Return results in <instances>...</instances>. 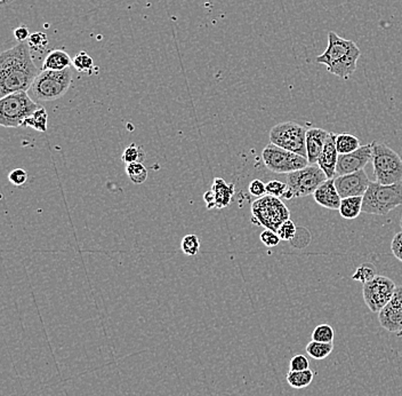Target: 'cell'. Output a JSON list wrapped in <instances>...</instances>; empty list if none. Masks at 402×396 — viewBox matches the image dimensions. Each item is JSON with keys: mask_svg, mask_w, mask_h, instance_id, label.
<instances>
[{"mask_svg": "<svg viewBox=\"0 0 402 396\" xmlns=\"http://www.w3.org/2000/svg\"><path fill=\"white\" fill-rule=\"evenodd\" d=\"M38 75L29 43H19L0 55V96L28 92Z\"/></svg>", "mask_w": 402, "mask_h": 396, "instance_id": "6da1fadb", "label": "cell"}, {"mask_svg": "<svg viewBox=\"0 0 402 396\" xmlns=\"http://www.w3.org/2000/svg\"><path fill=\"white\" fill-rule=\"evenodd\" d=\"M360 55V49L354 41L339 37L336 32L331 31L328 34L327 49L316 61L326 66L328 73L346 81L356 71Z\"/></svg>", "mask_w": 402, "mask_h": 396, "instance_id": "7a4b0ae2", "label": "cell"}, {"mask_svg": "<svg viewBox=\"0 0 402 396\" xmlns=\"http://www.w3.org/2000/svg\"><path fill=\"white\" fill-rule=\"evenodd\" d=\"M362 212L375 215H386L388 212L402 204V181L394 185L369 183L364 195Z\"/></svg>", "mask_w": 402, "mask_h": 396, "instance_id": "3957f363", "label": "cell"}, {"mask_svg": "<svg viewBox=\"0 0 402 396\" xmlns=\"http://www.w3.org/2000/svg\"><path fill=\"white\" fill-rule=\"evenodd\" d=\"M28 92H15L0 100V125L4 128H20L24 121L41 108Z\"/></svg>", "mask_w": 402, "mask_h": 396, "instance_id": "277c9868", "label": "cell"}, {"mask_svg": "<svg viewBox=\"0 0 402 396\" xmlns=\"http://www.w3.org/2000/svg\"><path fill=\"white\" fill-rule=\"evenodd\" d=\"M373 173L377 183L394 185L402 181V159L399 153L381 142L373 141Z\"/></svg>", "mask_w": 402, "mask_h": 396, "instance_id": "5b68a950", "label": "cell"}, {"mask_svg": "<svg viewBox=\"0 0 402 396\" xmlns=\"http://www.w3.org/2000/svg\"><path fill=\"white\" fill-rule=\"evenodd\" d=\"M72 84V69L62 71L41 70L34 81L31 94L39 101H54L63 96Z\"/></svg>", "mask_w": 402, "mask_h": 396, "instance_id": "8992f818", "label": "cell"}, {"mask_svg": "<svg viewBox=\"0 0 402 396\" xmlns=\"http://www.w3.org/2000/svg\"><path fill=\"white\" fill-rule=\"evenodd\" d=\"M253 223H257L265 229L278 232L280 225L290 219V211L287 206L278 197H259L252 204Z\"/></svg>", "mask_w": 402, "mask_h": 396, "instance_id": "52a82bcc", "label": "cell"}, {"mask_svg": "<svg viewBox=\"0 0 402 396\" xmlns=\"http://www.w3.org/2000/svg\"><path fill=\"white\" fill-rule=\"evenodd\" d=\"M328 180L325 172L322 171L318 164H310L299 171L287 174L288 191L282 198L293 200L299 197L314 195L321 183Z\"/></svg>", "mask_w": 402, "mask_h": 396, "instance_id": "ba28073f", "label": "cell"}, {"mask_svg": "<svg viewBox=\"0 0 402 396\" xmlns=\"http://www.w3.org/2000/svg\"><path fill=\"white\" fill-rule=\"evenodd\" d=\"M306 132L308 130L297 123H280L270 131V142L277 147L306 157Z\"/></svg>", "mask_w": 402, "mask_h": 396, "instance_id": "9c48e42d", "label": "cell"}, {"mask_svg": "<svg viewBox=\"0 0 402 396\" xmlns=\"http://www.w3.org/2000/svg\"><path fill=\"white\" fill-rule=\"evenodd\" d=\"M262 158L270 171L278 174H289L306 168L309 165L306 157L277 147L272 143L263 149Z\"/></svg>", "mask_w": 402, "mask_h": 396, "instance_id": "30bf717a", "label": "cell"}, {"mask_svg": "<svg viewBox=\"0 0 402 396\" xmlns=\"http://www.w3.org/2000/svg\"><path fill=\"white\" fill-rule=\"evenodd\" d=\"M396 289L393 280L386 276L377 275L376 278L364 284L362 295L366 306L371 312H381L393 297Z\"/></svg>", "mask_w": 402, "mask_h": 396, "instance_id": "8fae6325", "label": "cell"}, {"mask_svg": "<svg viewBox=\"0 0 402 396\" xmlns=\"http://www.w3.org/2000/svg\"><path fill=\"white\" fill-rule=\"evenodd\" d=\"M378 321L388 332L402 337V285H398L388 304L378 313Z\"/></svg>", "mask_w": 402, "mask_h": 396, "instance_id": "7c38bea8", "label": "cell"}, {"mask_svg": "<svg viewBox=\"0 0 402 396\" xmlns=\"http://www.w3.org/2000/svg\"><path fill=\"white\" fill-rule=\"evenodd\" d=\"M334 181H335V186H336L341 198L364 196L368 187H369V183H371L364 170H360L356 173L337 176Z\"/></svg>", "mask_w": 402, "mask_h": 396, "instance_id": "4fadbf2b", "label": "cell"}, {"mask_svg": "<svg viewBox=\"0 0 402 396\" xmlns=\"http://www.w3.org/2000/svg\"><path fill=\"white\" fill-rule=\"evenodd\" d=\"M373 159V146H361L358 151L346 155H339L337 162L336 174L345 176V174L356 173V172L364 170L368 163Z\"/></svg>", "mask_w": 402, "mask_h": 396, "instance_id": "5bb4252c", "label": "cell"}, {"mask_svg": "<svg viewBox=\"0 0 402 396\" xmlns=\"http://www.w3.org/2000/svg\"><path fill=\"white\" fill-rule=\"evenodd\" d=\"M336 136L337 134L333 132L328 134L324 151L320 153L318 162H316L322 171L325 172L328 179H335V176H336L337 162H339V156L336 148Z\"/></svg>", "mask_w": 402, "mask_h": 396, "instance_id": "9a60e30c", "label": "cell"}, {"mask_svg": "<svg viewBox=\"0 0 402 396\" xmlns=\"http://www.w3.org/2000/svg\"><path fill=\"white\" fill-rule=\"evenodd\" d=\"M314 198L320 206L328 210H339L341 205V196L337 191L334 179L326 180L314 193Z\"/></svg>", "mask_w": 402, "mask_h": 396, "instance_id": "2e32d148", "label": "cell"}, {"mask_svg": "<svg viewBox=\"0 0 402 396\" xmlns=\"http://www.w3.org/2000/svg\"><path fill=\"white\" fill-rule=\"evenodd\" d=\"M329 132L322 130V128H309L306 132V157H308L309 164H316L320 153L324 151L326 140H327Z\"/></svg>", "mask_w": 402, "mask_h": 396, "instance_id": "e0dca14e", "label": "cell"}, {"mask_svg": "<svg viewBox=\"0 0 402 396\" xmlns=\"http://www.w3.org/2000/svg\"><path fill=\"white\" fill-rule=\"evenodd\" d=\"M214 198H215V208H225L230 205L233 195L236 193L233 183H225V179L216 178L214 180L212 189Z\"/></svg>", "mask_w": 402, "mask_h": 396, "instance_id": "ac0fdd59", "label": "cell"}, {"mask_svg": "<svg viewBox=\"0 0 402 396\" xmlns=\"http://www.w3.org/2000/svg\"><path fill=\"white\" fill-rule=\"evenodd\" d=\"M73 66V60L63 49H53L43 60L41 70H52V71H62L69 69Z\"/></svg>", "mask_w": 402, "mask_h": 396, "instance_id": "d6986e66", "label": "cell"}, {"mask_svg": "<svg viewBox=\"0 0 402 396\" xmlns=\"http://www.w3.org/2000/svg\"><path fill=\"white\" fill-rule=\"evenodd\" d=\"M362 203H364V197H346L341 200L339 211L341 217L344 219L352 220L359 217V214L362 212Z\"/></svg>", "mask_w": 402, "mask_h": 396, "instance_id": "ffe728a7", "label": "cell"}, {"mask_svg": "<svg viewBox=\"0 0 402 396\" xmlns=\"http://www.w3.org/2000/svg\"><path fill=\"white\" fill-rule=\"evenodd\" d=\"M314 378V372L308 369V370L303 371H292L287 373L286 380L290 387L295 388V390H302V388L308 387L312 384Z\"/></svg>", "mask_w": 402, "mask_h": 396, "instance_id": "44dd1931", "label": "cell"}, {"mask_svg": "<svg viewBox=\"0 0 402 396\" xmlns=\"http://www.w3.org/2000/svg\"><path fill=\"white\" fill-rule=\"evenodd\" d=\"M360 146V141L356 136L350 133L337 134L336 136V148L339 155H346V153H354L358 151Z\"/></svg>", "mask_w": 402, "mask_h": 396, "instance_id": "7402d4cb", "label": "cell"}, {"mask_svg": "<svg viewBox=\"0 0 402 396\" xmlns=\"http://www.w3.org/2000/svg\"><path fill=\"white\" fill-rule=\"evenodd\" d=\"M47 122H48V113L45 108L41 107L32 113L29 118L24 121V126H28L43 133L47 131Z\"/></svg>", "mask_w": 402, "mask_h": 396, "instance_id": "603a6c76", "label": "cell"}, {"mask_svg": "<svg viewBox=\"0 0 402 396\" xmlns=\"http://www.w3.org/2000/svg\"><path fill=\"white\" fill-rule=\"evenodd\" d=\"M333 342L326 344V342L311 340V342L306 345V353L314 360H325L326 357H328V356L333 353Z\"/></svg>", "mask_w": 402, "mask_h": 396, "instance_id": "cb8c5ba5", "label": "cell"}, {"mask_svg": "<svg viewBox=\"0 0 402 396\" xmlns=\"http://www.w3.org/2000/svg\"><path fill=\"white\" fill-rule=\"evenodd\" d=\"M126 173L130 181L135 185H142L148 179V170L141 162L127 164Z\"/></svg>", "mask_w": 402, "mask_h": 396, "instance_id": "d4e9b609", "label": "cell"}, {"mask_svg": "<svg viewBox=\"0 0 402 396\" xmlns=\"http://www.w3.org/2000/svg\"><path fill=\"white\" fill-rule=\"evenodd\" d=\"M377 270L373 265L369 263H362L358 268H356V273H354V276H352V280H358L360 283L366 284L369 280H373V278H376Z\"/></svg>", "mask_w": 402, "mask_h": 396, "instance_id": "484cf974", "label": "cell"}, {"mask_svg": "<svg viewBox=\"0 0 402 396\" xmlns=\"http://www.w3.org/2000/svg\"><path fill=\"white\" fill-rule=\"evenodd\" d=\"M311 337H312V340H314V342L329 344V342H334L335 331H334L333 327L329 325V324H320L314 330Z\"/></svg>", "mask_w": 402, "mask_h": 396, "instance_id": "4316f807", "label": "cell"}, {"mask_svg": "<svg viewBox=\"0 0 402 396\" xmlns=\"http://www.w3.org/2000/svg\"><path fill=\"white\" fill-rule=\"evenodd\" d=\"M73 67L78 73H87L92 75L94 70V61L86 52H81L73 59Z\"/></svg>", "mask_w": 402, "mask_h": 396, "instance_id": "83f0119b", "label": "cell"}, {"mask_svg": "<svg viewBox=\"0 0 402 396\" xmlns=\"http://www.w3.org/2000/svg\"><path fill=\"white\" fill-rule=\"evenodd\" d=\"M181 249L184 255H195L200 249V240L195 235H187L182 240Z\"/></svg>", "mask_w": 402, "mask_h": 396, "instance_id": "f1b7e54d", "label": "cell"}, {"mask_svg": "<svg viewBox=\"0 0 402 396\" xmlns=\"http://www.w3.org/2000/svg\"><path fill=\"white\" fill-rule=\"evenodd\" d=\"M143 157L144 153L141 151V148L138 147L135 143H133L125 149L121 159L126 164H130V163L141 162V158H143Z\"/></svg>", "mask_w": 402, "mask_h": 396, "instance_id": "f546056e", "label": "cell"}, {"mask_svg": "<svg viewBox=\"0 0 402 396\" xmlns=\"http://www.w3.org/2000/svg\"><path fill=\"white\" fill-rule=\"evenodd\" d=\"M287 191V183H282L279 180H271L267 183V195H270V196L282 198Z\"/></svg>", "mask_w": 402, "mask_h": 396, "instance_id": "4dcf8cb0", "label": "cell"}, {"mask_svg": "<svg viewBox=\"0 0 402 396\" xmlns=\"http://www.w3.org/2000/svg\"><path fill=\"white\" fill-rule=\"evenodd\" d=\"M296 230H297V228H296L295 223L292 220L288 219L287 221H284L280 225V228L278 229L277 233H278L279 238H282V240H292L295 238Z\"/></svg>", "mask_w": 402, "mask_h": 396, "instance_id": "1f68e13d", "label": "cell"}, {"mask_svg": "<svg viewBox=\"0 0 402 396\" xmlns=\"http://www.w3.org/2000/svg\"><path fill=\"white\" fill-rule=\"evenodd\" d=\"M30 49H37V51H43L48 44L47 36L43 32H35L30 36L29 41Z\"/></svg>", "mask_w": 402, "mask_h": 396, "instance_id": "d6a6232c", "label": "cell"}, {"mask_svg": "<svg viewBox=\"0 0 402 396\" xmlns=\"http://www.w3.org/2000/svg\"><path fill=\"white\" fill-rule=\"evenodd\" d=\"M310 369V363L306 356L297 354L293 356V359L289 362V370L292 371H303Z\"/></svg>", "mask_w": 402, "mask_h": 396, "instance_id": "836d02e7", "label": "cell"}, {"mask_svg": "<svg viewBox=\"0 0 402 396\" xmlns=\"http://www.w3.org/2000/svg\"><path fill=\"white\" fill-rule=\"evenodd\" d=\"M262 243L264 244L267 248H274V246L279 245L282 238H279L278 233L273 232L270 229H265L264 232L261 233Z\"/></svg>", "mask_w": 402, "mask_h": 396, "instance_id": "e575fe53", "label": "cell"}, {"mask_svg": "<svg viewBox=\"0 0 402 396\" xmlns=\"http://www.w3.org/2000/svg\"><path fill=\"white\" fill-rule=\"evenodd\" d=\"M248 191H249L250 195L259 198V197L267 195V185L262 180L255 179L248 186Z\"/></svg>", "mask_w": 402, "mask_h": 396, "instance_id": "d590c367", "label": "cell"}, {"mask_svg": "<svg viewBox=\"0 0 402 396\" xmlns=\"http://www.w3.org/2000/svg\"><path fill=\"white\" fill-rule=\"evenodd\" d=\"M9 179L14 186H22L28 180V173L24 171V168H15L9 174Z\"/></svg>", "mask_w": 402, "mask_h": 396, "instance_id": "8d00e7d4", "label": "cell"}, {"mask_svg": "<svg viewBox=\"0 0 402 396\" xmlns=\"http://www.w3.org/2000/svg\"><path fill=\"white\" fill-rule=\"evenodd\" d=\"M391 251L402 263V232L394 235L393 240L391 242Z\"/></svg>", "mask_w": 402, "mask_h": 396, "instance_id": "74e56055", "label": "cell"}, {"mask_svg": "<svg viewBox=\"0 0 402 396\" xmlns=\"http://www.w3.org/2000/svg\"><path fill=\"white\" fill-rule=\"evenodd\" d=\"M30 32L26 26H19L14 30V37L19 43H24V41H29Z\"/></svg>", "mask_w": 402, "mask_h": 396, "instance_id": "f35d334b", "label": "cell"}, {"mask_svg": "<svg viewBox=\"0 0 402 396\" xmlns=\"http://www.w3.org/2000/svg\"><path fill=\"white\" fill-rule=\"evenodd\" d=\"M204 200L207 205L208 210H212V208H215V198H214L213 191H208L204 194Z\"/></svg>", "mask_w": 402, "mask_h": 396, "instance_id": "ab89813d", "label": "cell"}, {"mask_svg": "<svg viewBox=\"0 0 402 396\" xmlns=\"http://www.w3.org/2000/svg\"><path fill=\"white\" fill-rule=\"evenodd\" d=\"M400 227H401L402 229V218H401V221H400Z\"/></svg>", "mask_w": 402, "mask_h": 396, "instance_id": "60d3db41", "label": "cell"}]
</instances>
